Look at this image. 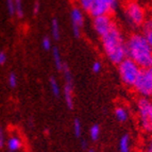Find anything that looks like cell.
Here are the masks:
<instances>
[{"label":"cell","instance_id":"obj_5","mask_svg":"<svg viewBox=\"0 0 152 152\" xmlns=\"http://www.w3.org/2000/svg\"><path fill=\"white\" fill-rule=\"evenodd\" d=\"M124 18L128 25L132 28H140L142 27L146 19V12L144 8L136 1L129 0L124 7Z\"/></svg>","mask_w":152,"mask_h":152},{"label":"cell","instance_id":"obj_19","mask_svg":"<svg viewBox=\"0 0 152 152\" xmlns=\"http://www.w3.org/2000/svg\"><path fill=\"white\" fill-rule=\"evenodd\" d=\"M15 15L18 18H23V15H25L23 0H15Z\"/></svg>","mask_w":152,"mask_h":152},{"label":"cell","instance_id":"obj_14","mask_svg":"<svg viewBox=\"0 0 152 152\" xmlns=\"http://www.w3.org/2000/svg\"><path fill=\"white\" fill-rule=\"evenodd\" d=\"M119 152H131V138L129 134H124L118 142Z\"/></svg>","mask_w":152,"mask_h":152},{"label":"cell","instance_id":"obj_21","mask_svg":"<svg viewBox=\"0 0 152 152\" xmlns=\"http://www.w3.org/2000/svg\"><path fill=\"white\" fill-rule=\"evenodd\" d=\"M7 4V10L10 16L15 15V0H5Z\"/></svg>","mask_w":152,"mask_h":152},{"label":"cell","instance_id":"obj_10","mask_svg":"<svg viewBox=\"0 0 152 152\" xmlns=\"http://www.w3.org/2000/svg\"><path fill=\"white\" fill-rule=\"evenodd\" d=\"M70 18H71V28H72L74 36L79 38L80 35H81V29L84 26L83 10L81 8H79V7H74V8L71 9Z\"/></svg>","mask_w":152,"mask_h":152},{"label":"cell","instance_id":"obj_7","mask_svg":"<svg viewBox=\"0 0 152 152\" xmlns=\"http://www.w3.org/2000/svg\"><path fill=\"white\" fill-rule=\"evenodd\" d=\"M133 88L140 97L152 98V66L149 68L142 69Z\"/></svg>","mask_w":152,"mask_h":152},{"label":"cell","instance_id":"obj_4","mask_svg":"<svg viewBox=\"0 0 152 152\" xmlns=\"http://www.w3.org/2000/svg\"><path fill=\"white\" fill-rule=\"evenodd\" d=\"M117 67H118V74L121 82L129 88H133L142 68H140L138 64H136L129 58H126L124 61L120 62Z\"/></svg>","mask_w":152,"mask_h":152},{"label":"cell","instance_id":"obj_17","mask_svg":"<svg viewBox=\"0 0 152 152\" xmlns=\"http://www.w3.org/2000/svg\"><path fill=\"white\" fill-rule=\"evenodd\" d=\"M49 85H50V89L52 91L53 96L56 97V98L60 97V95H61V88L58 86V83L54 77H50V79H49Z\"/></svg>","mask_w":152,"mask_h":152},{"label":"cell","instance_id":"obj_18","mask_svg":"<svg viewBox=\"0 0 152 152\" xmlns=\"http://www.w3.org/2000/svg\"><path fill=\"white\" fill-rule=\"evenodd\" d=\"M100 132H101V130H100V126L99 124H95L91 126V129H89V137H91V140L93 142H97L99 140Z\"/></svg>","mask_w":152,"mask_h":152},{"label":"cell","instance_id":"obj_32","mask_svg":"<svg viewBox=\"0 0 152 152\" xmlns=\"http://www.w3.org/2000/svg\"><path fill=\"white\" fill-rule=\"evenodd\" d=\"M127 1H129V0H127Z\"/></svg>","mask_w":152,"mask_h":152},{"label":"cell","instance_id":"obj_8","mask_svg":"<svg viewBox=\"0 0 152 152\" xmlns=\"http://www.w3.org/2000/svg\"><path fill=\"white\" fill-rule=\"evenodd\" d=\"M62 71L64 74V78H65V85H64L63 89L65 103L69 110H72L74 109V96H72L74 95V79H72L69 66L66 63H64Z\"/></svg>","mask_w":152,"mask_h":152},{"label":"cell","instance_id":"obj_11","mask_svg":"<svg viewBox=\"0 0 152 152\" xmlns=\"http://www.w3.org/2000/svg\"><path fill=\"white\" fill-rule=\"evenodd\" d=\"M21 146H23V140L19 136L13 135L9 138L8 149L10 150V152H18L21 149Z\"/></svg>","mask_w":152,"mask_h":152},{"label":"cell","instance_id":"obj_26","mask_svg":"<svg viewBox=\"0 0 152 152\" xmlns=\"http://www.w3.org/2000/svg\"><path fill=\"white\" fill-rule=\"evenodd\" d=\"M144 152H152V135H150V137L145 142Z\"/></svg>","mask_w":152,"mask_h":152},{"label":"cell","instance_id":"obj_30","mask_svg":"<svg viewBox=\"0 0 152 152\" xmlns=\"http://www.w3.org/2000/svg\"><path fill=\"white\" fill-rule=\"evenodd\" d=\"M81 144H82V149H84V150L87 149V142H86V140H82Z\"/></svg>","mask_w":152,"mask_h":152},{"label":"cell","instance_id":"obj_3","mask_svg":"<svg viewBox=\"0 0 152 152\" xmlns=\"http://www.w3.org/2000/svg\"><path fill=\"white\" fill-rule=\"evenodd\" d=\"M136 113L142 131L152 135V98L140 97L137 99Z\"/></svg>","mask_w":152,"mask_h":152},{"label":"cell","instance_id":"obj_16","mask_svg":"<svg viewBox=\"0 0 152 152\" xmlns=\"http://www.w3.org/2000/svg\"><path fill=\"white\" fill-rule=\"evenodd\" d=\"M51 34H52V37L58 41L60 37H61V29H60V23H58V19L53 18L52 21H51Z\"/></svg>","mask_w":152,"mask_h":152},{"label":"cell","instance_id":"obj_28","mask_svg":"<svg viewBox=\"0 0 152 152\" xmlns=\"http://www.w3.org/2000/svg\"><path fill=\"white\" fill-rule=\"evenodd\" d=\"M5 144V137H4V132L3 129L0 127V148H2Z\"/></svg>","mask_w":152,"mask_h":152},{"label":"cell","instance_id":"obj_2","mask_svg":"<svg viewBox=\"0 0 152 152\" xmlns=\"http://www.w3.org/2000/svg\"><path fill=\"white\" fill-rule=\"evenodd\" d=\"M127 58H131L140 68H149L152 66V49L146 41L142 33H132L126 39Z\"/></svg>","mask_w":152,"mask_h":152},{"label":"cell","instance_id":"obj_12","mask_svg":"<svg viewBox=\"0 0 152 152\" xmlns=\"http://www.w3.org/2000/svg\"><path fill=\"white\" fill-rule=\"evenodd\" d=\"M142 33L152 49V19H147L142 27Z\"/></svg>","mask_w":152,"mask_h":152},{"label":"cell","instance_id":"obj_20","mask_svg":"<svg viewBox=\"0 0 152 152\" xmlns=\"http://www.w3.org/2000/svg\"><path fill=\"white\" fill-rule=\"evenodd\" d=\"M74 133L76 137H81L82 135V124L78 118L74 120Z\"/></svg>","mask_w":152,"mask_h":152},{"label":"cell","instance_id":"obj_6","mask_svg":"<svg viewBox=\"0 0 152 152\" xmlns=\"http://www.w3.org/2000/svg\"><path fill=\"white\" fill-rule=\"evenodd\" d=\"M118 8V0H89V9L87 11L91 17L101 15H111Z\"/></svg>","mask_w":152,"mask_h":152},{"label":"cell","instance_id":"obj_29","mask_svg":"<svg viewBox=\"0 0 152 152\" xmlns=\"http://www.w3.org/2000/svg\"><path fill=\"white\" fill-rule=\"evenodd\" d=\"M7 62V54L4 51H0V65H3Z\"/></svg>","mask_w":152,"mask_h":152},{"label":"cell","instance_id":"obj_27","mask_svg":"<svg viewBox=\"0 0 152 152\" xmlns=\"http://www.w3.org/2000/svg\"><path fill=\"white\" fill-rule=\"evenodd\" d=\"M39 10H41V3H39V1L36 0L35 2H34V4H33V14L37 15L38 13H39Z\"/></svg>","mask_w":152,"mask_h":152},{"label":"cell","instance_id":"obj_22","mask_svg":"<svg viewBox=\"0 0 152 152\" xmlns=\"http://www.w3.org/2000/svg\"><path fill=\"white\" fill-rule=\"evenodd\" d=\"M8 83H9V85H10V87H12V88H15V87L17 86L18 79H17V76H16L15 72H11V74L9 75Z\"/></svg>","mask_w":152,"mask_h":152},{"label":"cell","instance_id":"obj_25","mask_svg":"<svg viewBox=\"0 0 152 152\" xmlns=\"http://www.w3.org/2000/svg\"><path fill=\"white\" fill-rule=\"evenodd\" d=\"M79 8H81L83 11L87 12L89 9V0H78Z\"/></svg>","mask_w":152,"mask_h":152},{"label":"cell","instance_id":"obj_24","mask_svg":"<svg viewBox=\"0 0 152 152\" xmlns=\"http://www.w3.org/2000/svg\"><path fill=\"white\" fill-rule=\"evenodd\" d=\"M102 69V63L99 61H95L94 63H93V65H91V70H93V72L94 74H99L100 71H101Z\"/></svg>","mask_w":152,"mask_h":152},{"label":"cell","instance_id":"obj_1","mask_svg":"<svg viewBox=\"0 0 152 152\" xmlns=\"http://www.w3.org/2000/svg\"><path fill=\"white\" fill-rule=\"evenodd\" d=\"M101 45L104 54L112 64L118 65L127 58L126 38L117 26L101 36Z\"/></svg>","mask_w":152,"mask_h":152},{"label":"cell","instance_id":"obj_13","mask_svg":"<svg viewBox=\"0 0 152 152\" xmlns=\"http://www.w3.org/2000/svg\"><path fill=\"white\" fill-rule=\"evenodd\" d=\"M114 114L116 119L119 122H127L129 120V111L124 107H121V105H118V107H115L114 110Z\"/></svg>","mask_w":152,"mask_h":152},{"label":"cell","instance_id":"obj_23","mask_svg":"<svg viewBox=\"0 0 152 152\" xmlns=\"http://www.w3.org/2000/svg\"><path fill=\"white\" fill-rule=\"evenodd\" d=\"M42 47L45 51H49L52 50V43H51V39L48 37V36H45V37L42 39Z\"/></svg>","mask_w":152,"mask_h":152},{"label":"cell","instance_id":"obj_31","mask_svg":"<svg viewBox=\"0 0 152 152\" xmlns=\"http://www.w3.org/2000/svg\"><path fill=\"white\" fill-rule=\"evenodd\" d=\"M87 152H95V150L94 149H88V151Z\"/></svg>","mask_w":152,"mask_h":152},{"label":"cell","instance_id":"obj_9","mask_svg":"<svg viewBox=\"0 0 152 152\" xmlns=\"http://www.w3.org/2000/svg\"><path fill=\"white\" fill-rule=\"evenodd\" d=\"M116 23L111 15H101L93 18V28L100 37L114 28Z\"/></svg>","mask_w":152,"mask_h":152},{"label":"cell","instance_id":"obj_15","mask_svg":"<svg viewBox=\"0 0 152 152\" xmlns=\"http://www.w3.org/2000/svg\"><path fill=\"white\" fill-rule=\"evenodd\" d=\"M52 56H53L54 65H56V69L62 71L64 62L62 61V56H61V53H60V50L58 49V47H53V48H52Z\"/></svg>","mask_w":152,"mask_h":152}]
</instances>
